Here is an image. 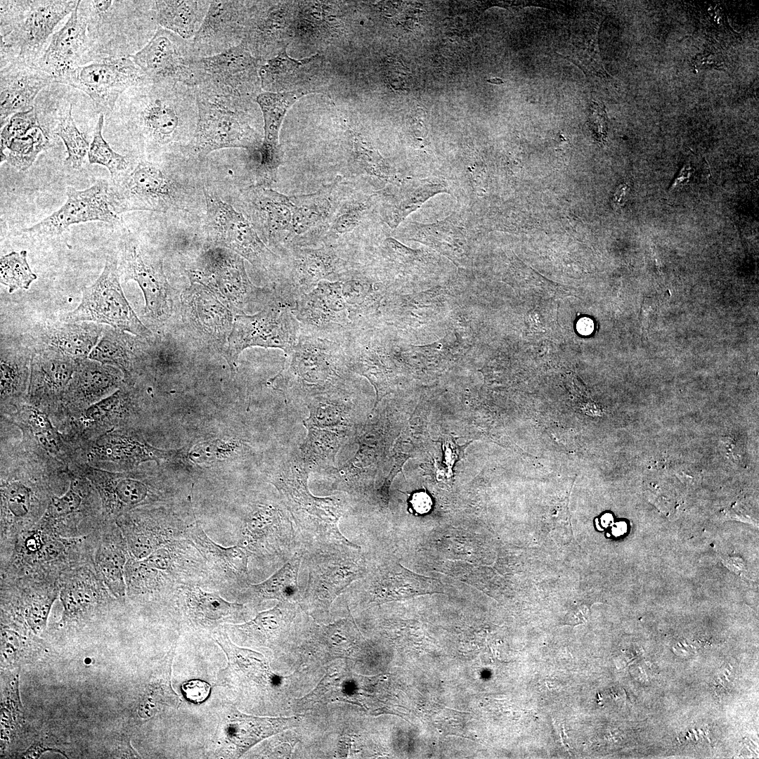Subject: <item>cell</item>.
Here are the masks:
<instances>
[{"instance_id": "6da1fadb", "label": "cell", "mask_w": 759, "mask_h": 759, "mask_svg": "<svg viewBox=\"0 0 759 759\" xmlns=\"http://www.w3.org/2000/svg\"><path fill=\"white\" fill-rule=\"evenodd\" d=\"M125 92L115 108L145 148L157 150L187 139L192 143L197 121L195 88L150 81Z\"/></svg>"}, {"instance_id": "7a4b0ae2", "label": "cell", "mask_w": 759, "mask_h": 759, "mask_svg": "<svg viewBox=\"0 0 759 759\" xmlns=\"http://www.w3.org/2000/svg\"><path fill=\"white\" fill-rule=\"evenodd\" d=\"M310 469L299 450L290 451L271 476L288 511L303 554L358 547L340 531L339 522L348 511L344 493L327 497L313 495L308 486Z\"/></svg>"}, {"instance_id": "3957f363", "label": "cell", "mask_w": 759, "mask_h": 759, "mask_svg": "<svg viewBox=\"0 0 759 759\" xmlns=\"http://www.w3.org/2000/svg\"><path fill=\"white\" fill-rule=\"evenodd\" d=\"M287 357L273 381L291 401L303 404L313 396L353 385L355 374L338 342L301 332Z\"/></svg>"}, {"instance_id": "277c9868", "label": "cell", "mask_w": 759, "mask_h": 759, "mask_svg": "<svg viewBox=\"0 0 759 759\" xmlns=\"http://www.w3.org/2000/svg\"><path fill=\"white\" fill-rule=\"evenodd\" d=\"M78 1H1V66L36 63L57 25Z\"/></svg>"}, {"instance_id": "5b68a950", "label": "cell", "mask_w": 759, "mask_h": 759, "mask_svg": "<svg viewBox=\"0 0 759 759\" xmlns=\"http://www.w3.org/2000/svg\"><path fill=\"white\" fill-rule=\"evenodd\" d=\"M195 93L197 121L190 148L197 157L230 148L258 153L262 141L245 110L250 100L209 95L196 89Z\"/></svg>"}, {"instance_id": "8992f818", "label": "cell", "mask_w": 759, "mask_h": 759, "mask_svg": "<svg viewBox=\"0 0 759 759\" xmlns=\"http://www.w3.org/2000/svg\"><path fill=\"white\" fill-rule=\"evenodd\" d=\"M300 334L292 307L275 296L257 313L235 316L224 356L234 372L237 359L244 349L254 346L278 348L287 355Z\"/></svg>"}, {"instance_id": "52a82bcc", "label": "cell", "mask_w": 759, "mask_h": 759, "mask_svg": "<svg viewBox=\"0 0 759 759\" xmlns=\"http://www.w3.org/2000/svg\"><path fill=\"white\" fill-rule=\"evenodd\" d=\"M361 547L316 551L303 554L308 581L300 604L311 614L328 612L335 600L353 581L366 573Z\"/></svg>"}, {"instance_id": "ba28073f", "label": "cell", "mask_w": 759, "mask_h": 759, "mask_svg": "<svg viewBox=\"0 0 759 759\" xmlns=\"http://www.w3.org/2000/svg\"><path fill=\"white\" fill-rule=\"evenodd\" d=\"M67 322H93L105 324L138 337H149L150 330L136 315L126 300L119 283L117 259L107 258L96 280L82 290L79 304L64 317Z\"/></svg>"}, {"instance_id": "9c48e42d", "label": "cell", "mask_w": 759, "mask_h": 759, "mask_svg": "<svg viewBox=\"0 0 759 759\" xmlns=\"http://www.w3.org/2000/svg\"><path fill=\"white\" fill-rule=\"evenodd\" d=\"M148 82L130 56L99 57L68 70L55 79L85 93L103 115L113 112L125 91Z\"/></svg>"}, {"instance_id": "30bf717a", "label": "cell", "mask_w": 759, "mask_h": 759, "mask_svg": "<svg viewBox=\"0 0 759 759\" xmlns=\"http://www.w3.org/2000/svg\"><path fill=\"white\" fill-rule=\"evenodd\" d=\"M259 59L242 44L214 56L196 58L193 87L204 93L252 100L260 93Z\"/></svg>"}, {"instance_id": "8fae6325", "label": "cell", "mask_w": 759, "mask_h": 759, "mask_svg": "<svg viewBox=\"0 0 759 759\" xmlns=\"http://www.w3.org/2000/svg\"><path fill=\"white\" fill-rule=\"evenodd\" d=\"M204 193L209 240L245 258L259 269L275 270L279 264L278 256L264 244L251 223L231 205L205 190Z\"/></svg>"}, {"instance_id": "7c38bea8", "label": "cell", "mask_w": 759, "mask_h": 759, "mask_svg": "<svg viewBox=\"0 0 759 759\" xmlns=\"http://www.w3.org/2000/svg\"><path fill=\"white\" fill-rule=\"evenodd\" d=\"M286 254V267L274 292L292 307L320 281L339 280L358 265L342 258L331 245L294 247Z\"/></svg>"}, {"instance_id": "4fadbf2b", "label": "cell", "mask_w": 759, "mask_h": 759, "mask_svg": "<svg viewBox=\"0 0 759 759\" xmlns=\"http://www.w3.org/2000/svg\"><path fill=\"white\" fill-rule=\"evenodd\" d=\"M109 197L119 214L136 210L166 212L177 201V183L158 164L140 161L131 171L112 179Z\"/></svg>"}, {"instance_id": "5bb4252c", "label": "cell", "mask_w": 759, "mask_h": 759, "mask_svg": "<svg viewBox=\"0 0 759 759\" xmlns=\"http://www.w3.org/2000/svg\"><path fill=\"white\" fill-rule=\"evenodd\" d=\"M1 415L20 429V447L25 451L55 471L70 472L74 450L46 412L25 401Z\"/></svg>"}, {"instance_id": "9a60e30c", "label": "cell", "mask_w": 759, "mask_h": 759, "mask_svg": "<svg viewBox=\"0 0 759 759\" xmlns=\"http://www.w3.org/2000/svg\"><path fill=\"white\" fill-rule=\"evenodd\" d=\"M190 277L209 290H217L221 297L238 307L240 312L249 302L268 304L275 297L255 287L248 278L242 258L223 247L206 252L199 268L190 273Z\"/></svg>"}, {"instance_id": "2e32d148", "label": "cell", "mask_w": 759, "mask_h": 759, "mask_svg": "<svg viewBox=\"0 0 759 759\" xmlns=\"http://www.w3.org/2000/svg\"><path fill=\"white\" fill-rule=\"evenodd\" d=\"M130 57L152 82L171 81L193 87L192 65L197 57L192 39L158 26L148 42Z\"/></svg>"}, {"instance_id": "e0dca14e", "label": "cell", "mask_w": 759, "mask_h": 759, "mask_svg": "<svg viewBox=\"0 0 759 759\" xmlns=\"http://www.w3.org/2000/svg\"><path fill=\"white\" fill-rule=\"evenodd\" d=\"M109 186L106 180L98 179L83 190L67 187V200L60 208L23 232L32 236L47 237L58 235L73 224L93 221L117 223L119 218L110 205Z\"/></svg>"}, {"instance_id": "ac0fdd59", "label": "cell", "mask_w": 759, "mask_h": 759, "mask_svg": "<svg viewBox=\"0 0 759 759\" xmlns=\"http://www.w3.org/2000/svg\"><path fill=\"white\" fill-rule=\"evenodd\" d=\"M120 268L124 280L136 281L143 291L145 313L154 320L166 318L169 313V285L160 258L143 249L130 235L120 246Z\"/></svg>"}, {"instance_id": "d6986e66", "label": "cell", "mask_w": 759, "mask_h": 759, "mask_svg": "<svg viewBox=\"0 0 759 759\" xmlns=\"http://www.w3.org/2000/svg\"><path fill=\"white\" fill-rule=\"evenodd\" d=\"M118 368L89 358L79 359L60 403L51 418L59 425L93 403L110 396L122 384Z\"/></svg>"}, {"instance_id": "ffe728a7", "label": "cell", "mask_w": 759, "mask_h": 759, "mask_svg": "<svg viewBox=\"0 0 759 759\" xmlns=\"http://www.w3.org/2000/svg\"><path fill=\"white\" fill-rule=\"evenodd\" d=\"M247 209L265 242L289 251L293 244L292 224L295 205L293 195L287 196L263 185L252 186L245 191Z\"/></svg>"}, {"instance_id": "44dd1931", "label": "cell", "mask_w": 759, "mask_h": 759, "mask_svg": "<svg viewBox=\"0 0 759 759\" xmlns=\"http://www.w3.org/2000/svg\"><path fill=\"white\" fill-rule=\"evenodd\" d=\"M247 15L242 1H210L205 19L192 39L195 56L209 57L240 45Z\"/></svg>"}, {"instance_id": "7402d4cb", "label": "cell", "mask_w": 759, "mask_h": 759, "mask_svg": "<svg viewBox=\"0 0 759 759\" xmlns=\"http://www.w3.org/2000/svg\"><path fill=\"white\" fill-rule=\"evenodd\" d=\"M79 360L52 350H34L27 401L51 417L60 403Z\"/></svg>"}, {"instance_id": "603a6c76", "label": "cell", "mask_w": 759, "mask_h": 759, "mask_svg": "<svg viewBox=\"0 0 759 759\" xmlns=\"http://www.w3.org/2000/svg\"><path fill=\"white\" fill-rule=\"evenodd\" d=\"M91 48L88 19L78 1L65 25L56 32L37 60V64L55 79L70 69L80 65Z\"/></svg>"}, {"instance_id": "cb8c5ba5", "label": "cell", "mask_w": 759, "mask_h": 759, "mask_svg": "<svg viewBox=\"0 0 759 759\" xmlns=\"http://www.w3.org/2000/svg\"><path fill=\"white\" fill-rule=\"evenodd\" d=\"M315 92L300 89L278 93L264 92L256 98L264 118V139L258 150L257 172L260 181H275L282 161L279 132L288 109L300 98Z\"/></svg>"}, {"instance_id": "d4e9b609", "label": "cell", "mask_w": 759, "mask_h": 759, "mask_svg": "<svg viewBox=\"0 0 759 759\" xmlns=\"http://www.w3.org/2000/svg\"><path fill=\"white\" fill-rule=\"evenodd\" d=\"M159 455L156 449L147 443L115 429L77 447L74 463H86L99 468L110 465L133 467L144 461L156 460Z\"/></svg>"}, {"instance_id": "484cf974", "label": "cell", "mask_w": 759, "mask_h": 759, "mask_svg": "<svg viewBox=\"0 0 759 759\" xmlns=\"http://www.w3.org/2000/svg\"><path fill=\"white\" fill-rule=\"evenodd\" d=\"M0 125L13 115L31 110L41 89L54 78L36 63L14 62L1 66Z\"/></svg>"}, {"instance_id": "4316f807", "label": "cell", "mask_w": 759, "mask_h": 759, "mask_svg": "<svg viewBox=\"0 0 759 759\" xmlns=\"http://www.w3.org/2000/svg\"><path fill=\"white\" fill-rule=\"evenodd\" d=\"M443 193H449L450 188L443 177L395 180L378 193L382 217L391 228L395 229L426 201Z\"/></svg>"}, {"instance_id": "83f0119b", "label": "cell", "mask_w": 759, "mask_h": 759, "mask_svg": "<svg viewBox=\"0 0 759 759\" xmlns=\"http://www.w3.org/2000/svg\"><path fill=\"white\" fill-rule=\"evenodd\" d=\"M104 327L93 322H49L40 325L34 339L39 349H48L75 358H87L98 342Z\"/></svg>"}, {"instance_id": "f1b7e54d", "label": "cell", "mask_w": 759, "mask_h": 759, "mask_svg": "<svg viewBox=\"0 0 759 759\" xmlns=\"http://www.w3.org/2000/svg\"><path fill=\"white\" fill-rule=\"evenodd\" d=\"M408 230L410 240L433 248L458 267L468 265V231L459 214L454 213L431 223L414 222Z\"/></svg>"}, {"instance_id": "f546056e", "label": "cell", "mask_w": 759, "mask_h": 759, "mask_svg": "<svg viewBox=\"0 0 759 759\" xmlns=\"http://www.w3.org/2000/svg\"><path fill=\"white\" fill-rule=\"evenodd\" d=\"M354 384L339 390L313 396L302 405L309 410L303 420L304 427L356 432Z\"/></svg>"}, {"instance_id": "4dcf8cb0", "label": "cell", "mask_w": 759, "mask_h": 759, "mask_svg": "<svg viewBox=\"0 0 759 759\" xmlns=\"http://www.w3.org/2000/svg\"><path fill=\"white\" fill-rule=\"evenodd\" d=\"M370 602L382 603L427 593L431 584L427 578L413 573L396 562L379 566L368 578Z\"/></svg>"}, {"instance_id": "1f68e13d", "label": "cell", "mask_w": 759, "mask_h": 759, "mask_svg": "<svg viewBox=\"0 0 759 759\" xmlns=\"http://www.w3.org/2000/svg\"><path fill=\"white\" fill-rule=\"evenodd\" d=\"M33 352L22 348L1 349V413L27 401Z\"/></svg>"}, {"instance_id": "d6a6232c", "label": "cell", "mask_w": 759, "mask_h": 759, "mask_svg": "<svg viewBox=\"0 0 759 759\" xmlns=\"http://www.w3.org/2000/svg\"><path fill=\"white\" fill-rule=\"evenodd\" d=\"M210 1H151V13L158 26L185 39H192L200 27Z\"/></svg>"}, {"instance_id": "836d02e7", "label": "cell", "mask_w": 759, "mask_h": 759, "mask_svg": "<svg viewBox=\"0 0 759 759\" xmlns=\"http://www.w3.org/2000/svg\"><path fill=\"white\" fill-rule=\"evenodd\" d=\"M298 716L261 718L247 715L233 708L225 731L227 738L242 755L262 739L298 725Z\"/></svg>"}, {"instance_id": "e575fe53", "label": "cell", "mask_w": 759, "mask_h": 759, "mask_svg": "<svg viewBox=\"0 0 759 759\" xmlns=\"http://www.w3.org/2000/svg\"><path fill=\"white\" fill-rule=\"evenodd\" d=\"M306 436L299 452L311 472L324 474L335 467V458L340 448L356 432L346 430L305 427Z\"/></svg>"}, {"instance_id": "d590c367", "label": "cell", "mask_w": 759, "mask_h": 759, "mask_svg": "<svg viewBox=\"0 0 759 759\" xmlns=\"http://www.w3.org/2000/svg\"><path fill=\"white\" fill-rule=\"evenodd\" d=\"M319 62L317 56L303 60L291 58L283 48L260 67L261 86L266 92L278 93L286 90L302 79L309 72V67H314Z\"/></svg>"}, {"instance_id": "8d00e7d4", "label": "cell", "mask_w": 759, "mask_h": 759, "mask_svg": "<svg viewBox=\"0 0 759 759\" xmlns=\"http://www.w3.org/2000/svg\"><path fill=\"white\" fill-rule=\"evenodd\" d=\"M339 181L337 179L313 193L294 195L295 212L292 248L294 247L295 238L298 235H303L311 228L323 223L331 215L332 195Z\"/></svg>"}, {"instance_id": "74e56055", "label": "cell", "mask_w": 759, "mask_h": 759, "mask_svg": "<svg viewBox=\"0 0 759 759\" xmlns=\"http://www.w3.org/2000/svg\"><path fill=\"white\" fill-rule=\"evenodd\" d=\"M302 557L301 551L296 552L280 569L266 580L250 585V592L261 599L292 602L299 598L298 573Z\"/></svg>"}, {"instance_id": "f35d334b", "label": "cell", "mask_w": 759, "mask_h": 759, "mask_svg": "<svg viewBox=\"0 0 759 759\" xmlns=\"http://www.w3.org/2000/svg\"><path fill=\"white\" fill-rule=\"evenodd\" d=\"M216 642L221 646L228 658V666L221 671V680L230 683L241 675L249 674L266 675L270 670L261 654L253 651L241 649L234 645L228 635L219 630L214 635Z\"/></svg>"}, {"instance_id": "ab89813d", "label": "cell", "mask_w": 759, "mask_h": 759, "mask_svg": "<svg viewBox=\"0 0 759 759\" xmlns=\"http://www.w3.org/2000/svg\"><path fill=\"white\" fill-rule=\"evenodd\" d=\"M125 336L124 332L105 327L88 358L114 366L122 372L124 379L131 378L134 354Z\"/></svg>"}, {"instance_id": "60d3db41", "label": "cell", "mask_w": 759, "mask_h": 759, "mask_svg": "<svg viewBox=\"0 0 759 759\" xmlns=\"http://www.w3.org/2000/svg\"><path fill=\"white\" fill-rule=\"evenodd\" d=\"M598 25L592 27L586 25L583 28V31L571 38L564 53L560 54L577 65L587 76L606 74L598 48Z\"/></svg>"}, {"instance_id": "b9f144b4", "label": "cell", "mask_w": 759, "mask_h": 759, "mask_svg": "<svg viewBox=\"0 0 759 759\" xmlns=\"http://www.w3.org/2000/svg\"><path fill=\"white\" fill-rule=\"evenodd\" d=\"M51 146L49 132L39 123L25 134L10 142L6 161L19 171H25L32 165L40 153Z\"/></svg>"}, {"instance_id": "7bdbcfd3", "label": "cell", "mask_w": 759, "mask_h": 759, "mask_svg": "<svg viewBox=\"0 0 759 759\" xmlns=\"http://www.w3.org/2000/svg\"><path fill=\"white\" fill-rule=\"evenodd\" d=\"M72 110L70 104L67 110L59 117L53 133L62 139L66 147L67 156L64 165L69 169L78 170L82 167L90 145L76 126Z\"/></svg>"}, {"instance_id": "ee69618b", "label": "cell", "mask_w": 759, "mask_h": 759, "mask_svg": "<svg viewBox=\"0 0 759 759\" xmlns=\"http://www.w3.org/2000/svg\"><path fill=\"white\" fill-rule=\"evenodd\" d=\"M351 160L355 172L365 174L389 183L396 180L391 166L361 136L353 138Z\"/></svg>"}, {"instance_id": "f6af8a7d", "label": "cell", "mask_w": 759, "mask_h": 759, "mask_svg": "<svg viewBox=\"0 0 759 759\" xmlns=\"http://www.w3.org/2000/svg\"><path fill=\"white\" fill-rule=\"evenodd\" d=\"M104 115L102 113L99 114L95 125L93 140L88 152V159L90 164H97L106 167L112 179L129 170V161L126 157L115 152L104 139L102 134Z\"/></svg>"}, {"instance_id": "bcb514c9", "label": "cell", "mask_w": 759, "mask_h": 759, "mask_svg": "<svg viewBox=\"0 0 759 759\" xmlns=\"http://www.w3.org/2000/svg\"><path fill=\"white\" fill-rule=\"evenodd\" d=\"M37 278L27 263V251L12 252L1 257L0 281L10 293L28 289Z\"/></svg>"}, {"instance_id": "7dc6e473", "label": "cell", "mask_w": 759, "mask_h": 759, "mask_svg": "<svg viewBox=\"0 0 759 759\" xmlns=\"http://www.w3.org/2000/svg\"><path fill=\"white\" fill-rule=\"evenodd\" d=\"M193 539L207 552L212 553L240 573L247 575V565L251 552L245 547H223L212 541L197 525L190 532Z\"/></svg>"}, {"instance_id": "c3c4849f", "label": "cell", "mask_w": 759, "mask_h": 759, "mask_svg": "<svg viewBox=\"0 0 759 759\" xmlns=\"http://www.w3.org/2000/svg\"><path fill=\"white\" fill-rule=\"evenodd\" d=\"M71 479L67 490L62 496L51 498L45 516L56 519L66 517L77 512L82 504L83 495L80 488L82 475L73 468L70 469Z\"/></svg>"}, {"instance_id": "681fc988", "label": "cell", "mask_w": 759, "mask_h": 759, "mask_svg": "<svg viewBox=\"0 0 759 759\" xmlns=\"http://www.w3.org/2000/svg\"><path fill=\"white\" fill-rule=\"evenodd\" d=\"M195 609L207 619L217 621L228 617L242 608V605L224 600L219 595L202 591L198 588L191 592Z\"/></svg>"}, {"instance_id": "f907efd6", "label": "cell", "mask_w": 759, "mask_h": 759, "mask_svg": "<svg viewBox=\"0 0 759 759\" xmlns=\"http://www.w3.org/2000/svg\"><path fill=\"white\" fill-rule=\"evenodd\" d=\"M39 120L34 107L30 110L18 112L11 116L1 131V162L6 161L4 150L15 138L21 136L39 124Z\"/></svg>"}, {"instance_id": "816d5d0a", "label": "cell", "mask_w": 759, "mask_h": 759, "mask_svg": "<svg viewBox=\"0 0 759 759\" xmlns=\"http://www.w3.org/2000/svg\"><path fill=\"white\" fill-rule=\"evenodd\" d=\"M367 209L365 202L353 200L345 203L337 212L331 228L337 234L353 231L359 224Z\"/></svg>"}, {"instance_id": "f5cc1de1", "label": "cell", "mask_w": 759, "mask_h": 759, "mask_svg": "<svg viewBox=\"0 0 759 759\" xmlns=\"http://www.w3.org/2000/svg\"><path fill=\"white\" fill-rule=\"evenodd\" d=\"M98 568L110 591L117 597L124 595L125 585L121 565L116 557L103 554L98 559Z\"/></svg>"}, {"instance_id": "db71d44e", "label": "cell", "mask_w": 759, "mask_h": 759, "mask_svg": "<svg viewBox=\"0 0 759 759\" xmlns=\"http://www.w3.org/2000/svg\"><path fill=\"white\" fill-rule=\"evenodd\" d=\"M54 599V597H45L34 601L30 605L27 614V620L30 627L35 632L43 630L46 626L48 615Z\"/></svg>"}, {"instance_id": "11a10c76", "label": "cell", "mask_w": 759, "mask_h": 759, "mask_svg": "<svg viewBox=\"0 0 759 759\" xmlns=\"http://www.w3.org/2000/svg\"><path fill=\"white\" fill-rule=\"evenodd\" d=\"M61 599L67 614L81 611L89 601L88 594L80 586L72 585L62 592Z\"/></svg>"}, {"instance_id": "9f6ffc18", "label": "cell", "mask_w": 759, "mask_h": 759, "mask_svg": "<svg viewBox=\"0 0 759 759\" xmlns=\"http://www.w3.org/2000/svg\"><path fill=\"white\" fill-rule=\"evenodd\" d=\"M181 689L185 697L195 703L204 702L209 696L211 686L203 680H191L184 682Z\"/></svg>"}, {"instance_id": "6f0895ef", "label": "cell", "mask_w": 759, "mask_h": 759, "mask_svg": "<svg viewBox=\"0 0 759 759\" xmlns=\"http://www.w3.org/2000/svg\"><path fill=\"white\" fill-rule=\"evenodd\" d=\"M589 123L598 141H603L606 133V115L602 106L595 102L590 105Z\"/></svg>"}, {"instance_id": "680465c9", "label": "cell", "mask_w": 759, "mask_h": 759, "mask_svg": "<svg viewBox=\"0 0 759 759\" xmlns=\"http://www.w3.org/2000/svg\"><path fill=\"white\" fill-rule=\"evenodd\" d=\"M411 504L417 513L424 514L429 511L432 503L430 497L426 493L420 492L413 496Z\"/></svg>"}, {"instance_id": "91938a15", "label": "cell", "mask_w": 759, "mask_h": 759, "mask_svg": "<svg viewBox=\"0 0 759 759\" xmlns=\"http://www.w3.org/2000/svg\"><path fill=\"white\" fill-rule=\"evenodd\" d=\"M628 190L629 188L625 183L619 185L616 189L611 198V205L615 209L620 208L623 205Z\"/></svg>"}, {"instance_id": "94428289", "label": "cell", "mask_w": 759, "mask_h": 759, "mask_svg": "<svg viewBox=\"0 0 759 759\" xmlns=\"http://www.w3.org/2000/svg\"><path fill=\"white\" fill-rule=\"evenodd\" d=\"M594 329L593 322L590 318H581L577 323V330L582 335H589Z\"/></svg>"}, {"instance_id": "6125c7cd", "label": "cell", "mask_w": 759, "mask_h": 759, "mask_svg": "<svg viewBox=\"0 0 759 759\" xmlns=\"http://www.w3.org/2000/svg\"><path fill=\"white\" fill-rule=\"evenodd\" d=\"M690 170L691 168L689 165H686L683 167L673 183V187L680 186L681 185V183L685 182L690 176Z\"/></svg>"}]
</instances>
